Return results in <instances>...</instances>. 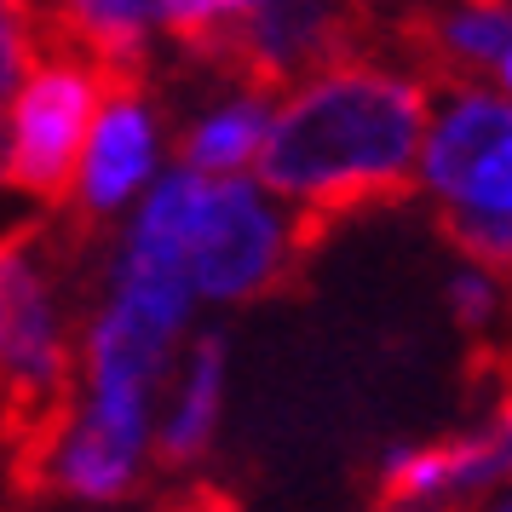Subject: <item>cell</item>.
Masks as SVG:
<instances>
[{
  "mask_svg": "<svg viewBox=\"0 0 512 512\" xmlns=\"http://www.w3.org/2000/svg\"><path fill=\"white\" fill-rule=\"evenodd\" d=\"M294 219H282L265 190L248 179H213L196 236H190V294L196 300H254L265 288L288 277V265L300 259Z\"/></svg>",
  "mask_w": 512,
  "mask_h": 512,
  "instance_id": "cell-4",
  "label": "cell"
},
{
  "mask_svg": "<svg viewBox=\"0 0 512 512\" xmlns=\"http://www.w3.org/2000/svg\"><path fill=\"white\" fill-rule=\"evenodd\" d=\"M438 231L449 236L472 265H489V271L512 277V213H455V208H443Z\"/></svg>",
  "mask_w": 512,
  "mask_h": 512,
  "instance_id": "cell-9",
  "label": "cell"
},
{
  "mask_svg": "<svg viewBox=\"0 0 512 512\" xmlns=\"http://www.w3.org/2000/svg\"><path fill=\"white\" fill-rule=\"evenodd\" d=\"M495 70H501V87H507V93H512V52H507V58H501V64H495Z\"/></svg>",
  "mask_w": 512,
  "mask_h": 512,
  "instance_id": "cell-14",
  "label": "cell"
},
{
  "mask_svg": "<svg viewBox=\"0 0 512 512\" xmlns=\"http://www.w3.org/2000/svg\"><path fill=\"white\" fill-rule=\"evenodd\" d=\"M271 127V104L254 93L231 98L225 110H213L208 121H196L185 139V167L202 179H231L242 162H259V144Z\"/></svg>",
  "mask_w": 512,
  "mask_h": 512,
  "instance_id": "cell-7",
  "label": "cell"
},
{
  "mask_svg": "<svg viewBox=\"0 0 512 512\" xmlns=\"http://www.w3.org/2000/svg\"><path fill=\"white\" fill-rule=\"evenodd\" d=\"M432 127V87L392 58H340L277 104L259 144V190L294 202L300 248H317L340 213L415 190Z\"/></svg>",
  "mask_w": 512,
  "mask_h": 512,
  "instance_id": "cell-1",
  "label": "cell"
},
{
  "mask_svg": "<svg viewBox=\"0 0 512 512\" xmlns=\"http://www.w3.org/2000/svg\"><path fill=\"white\" fill-rule=\"evenodd\" d=\"M478 512H512V495H495L489 507H478Z\"/></svg>",
  "mask_w": 512,
  "mask_h": 512,
  "instance_id": "cell-15",
  "label": "cell"
},
{
  "mask_svg": "<svg viewBox=\"0 0 512 512\" xmlns=\"http://www.w3.org/2000/svg\"><path fill=\"white\" fill-rule=\"evenodd\" d=\"M70 340L58 305V248L29 236L0 254V432L18 443V466L41 484V466L70 432Z\"/></svg>",
  "mask_w": 512,
  "mask_h": 512,
  "instance_id": "cell-2",
  "label": "cell"
},
{
  "mask_svg": "<svg viewBox=\"0 0 512 512\" xmlns=\"http://www.w3.org/2000/svg\"><path fill=\"white\" fill-rule=\"evenodd\" d=\"M484 438H489V455H495V472L512 478V392L495 397V415H489Z\"/></svg>",
  "mask_w": 512,
  "mask_h": 512,
  "instance_id": "cell-13",
  "label": "cell"
},
{
  "mask_svg": "<svg viewBox=\"0 0 512 512\" xmlns=\"http://www.w3.org/2000/svg\"><path fill=\"white\" fill-rule=\"evenodd\" d=\"M29 18H35V70L24 75V87L6 110L0 179L29 190L35 202H52L75 185L87 133L110 87L70 35L64 12H29Z\"/></svg>",
  "mask_w": 512,
  "mask_h": 512,
  "instance_id": "cell-3",
  "label": "cell"
},
{
  "mask_svg": "<svg viewBox=\"0 0 512 512\" xmlns=\"http://www.w3.org/2000/svg\"><path fill=\"white\" fill-rule=\"evenodd\" d=\"M420 179L455 213H512V104L461 87L420 144Z\"/></svg>",
  "mask_w": 512,
  "mask_h": 512,
  "instance_id": "cell-5",
  "label": "cell"
},
{
  "mask_svg": "<svg viewBox=\"0 0 512 512\" xmlns=\"http://www.w3.org/2000/svg\"><path fill=\"white\" fill-rule=\"evenodd\" d=\"M150 173H156V121L144 110V98L104 93L93 133H87V150H81V167H75L81 213H93V219L116 213Z\"/></svg>",
  "mask_w": 512,
  "mask_h": 512,
  "instance_id": "cell-6",
  "label": "cell"
},
{
  "mask_svg": "<svg viewBox=\"0 0 512 512\" xmlns=\"http://www.w3.org/2000/svg\"><path fill=\"white\" fill-rule=\"evenodd\" d=\"M29 70H35V18L0 6V110H12Z\"/></svg>",
  "mask_w": 512,
  "mask_h": 512,
  "instance_id": "cell-10",
  "label": "cell"
},
{
  "mask_svg": "<svg viewBox=\"0 0 512 512\" xmlns=\"http://www.w3.org/2000/svg\"><path fill=\"white\" fill-rule=\"evenodd\" d=\"M219 386H225V346L219 334H202L196 351H190L185 386H179V403L162 426V455L167 461H196L213 438V420H219Z\"/></svg>",
  "mask_w": 512,
  "mask_h": 512,
  "instance_id": "cell-8",
  "label": "cell"
},
{
  "mask_svg": "<svg viewBox=\"0 0 512 512\" xmlns=\"http://www.w3.org/2000/svg\"><path fill=\"white\" fill-rule=\"evenodd\" d=\"M449 305H455V317H461L466 328H489L501 311H507V294H501L489 277H455Z\"/></svg>",
  "mask_w": 512,
  "mask_h": 512,
  "instance_id": "cell-11",
  "label": "cell"
},
{
  "mask_svg": "<svg viewBox=\"0 0 512 512\" xmlns=\"http://www.w3.org/2000/svg\"><path fill=\"white\" fill-rule=\"evenodd\" d=\"M35 231H41V202H35L29 190L0 179V254L18 248V242H29Z\"/></svg>",
  "mask_w": 512,
  "mask_h": 512,
  "instance_id": "cell-12",
  "label": "cell"
}]
</instances>
